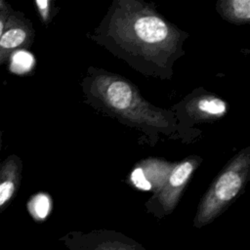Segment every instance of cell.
Wrapping results in <instances>:
<instances>
[{
	"label": "cell",
	"mask_w": 250,
	"mask_h": 250,
	"mask_svg": "<svg viewBox=\"0 0 250 250\" xmlns=\"http://www.w3.org/2000/svg\"><path fill=\"white\" fill-rule=\"evenodd\" d=\"M249 149L241 151L221 172L202 197L193 227L200 229L212 223L236 198L244 187L249 169Z\"/></svg>",
	"instance_id": "6da1fadb"
},
{
	"label": "cell",
	"mask_w": 250,
	"mask_h": 250,
	"mask_svg": "<svg viewBox=\"0 0 250 250\" xmlns=\"http://www.w3.org/2000/svg\"><path fill=\"white\" fill-rule=\"evenodd\" d=\"M96 93L111 110L140 123L162 124L158 113L141 98L137 90L126 80L111 75L98 77Z\"/></svg>",
	"instance_id": "7a4b0ae2"
},
{
	"label": "cell",
	"mask_w": 250,
	"mask_h": 250,
	"mask_svg": "<svg viewBox=\"0 0 250 250\" xmlns=\"http://www.w3.org/2000/svg\"><path fill=\"white\" fill-rule=\"evenodd\" d=\"M172 31L160 17L146 12L134 13L118 26L120 35H125L127 41L148 53L171 47L174 40Z\"/></svg>",
	"instance_id": "3957f363"
},
{
	"label": "cell",
	"mask_w": 250,
	"mask_h": 250,
	"mask_svg": "<svg viewBox=\"0 0 250 250\" xmlns=\"http://www.w3.org/2000/svg\"><path fill=\"white\" fill-rule=\"evenodd\" d=\"M61 241L66 250H146L134 239L108 229L70 231Z\"/></svg>",
	"instance_id": "277c9868"
},
{
	"label": "cell",
	"mask_w": 250,
	"mask_h": 250,
	"mask_svg": "<svg viewBox=\"0 0 250 250\" xmlns=\"http://www.w3.org/2000/svg\"><path fill=\"white\" fill-rule=\"evenodd\" d=\"M33 38L34 29L31 22L21 12L13 10L0 36V65L6 63L15 52L28 47Z\"/></svg>",
	"instance_id": "5b68a950"
},
{
	"label": "cell",
	"mask_w": 250,
	"mask_h": 250,
	"mask_svg": "<svg viewBox=\"0 0 250 250\" xmlns=\"http://www.w3.org/2000/svg\"><path fill=\"white\" fill-rule=\"evenodd\" d=\"M195 166V159H188L178 164L170 173L167 181L156 191L155 198L162 209V214H169L174 210Z\"/></svg>",
	"instance_id": "8992f818"
},
{
	"label": "cell",
	"mask_w": 250,
	"mask_h": 250,
	"mask_svg": "<svg viewBox=\"0 0 250 250\" xmlns=\"http://www.w3.org/2000/svg\"><path fill=\"white\" fill-rule=\"evenodd\" d=\"M22 161L11 154L0 162V210L14 198L21 182Z\"/></svg>",
	"instance_id": "52a82bcc"
},
{
	"label": "cell",
	"mask_w": 250,
	"mask_h": 250,
	"mask_svg": "<svg viewBox=\"0 0 250 250\" xmlns=\"http://www.w3.org/2000/svg\"><path fill=\"white\" fill-rule=\"evenodd\" d=\"M224 16L234 22L248 21L250 19V1L232 0L222 3Z\"/></svg>",
	"instance_id": "ba28073f"
},
{
	"label": "cell",
	"mask_w": 250,
	"mask_h": 250,
	"mask_svg": "<svg viewBox=\"0 0 250 250\" xmlns=\"http://www.w3.org/2000/svg\"><path fill=\"white\" fill-rule=\"evenodd\" d=\"M196 110L206 116H221L227 110L224 101L215 97H204L197 101Z\"/></svg>",
	"instance_id": "9c48e42d"
},
{
	"label": "cell",
	"mask_w": 250,
	"mask_h": 250,
	"mask_svg": "<svg viewBox=\"0 0 250 250\" xmlns=\"http://www.w3.org/2000/svg\"><path fill=\"white\" fill-rule=\"evenodd\" d=\"M50 207V198L47 194L44 193L36 194L29 202L30 212L39 219H44L49 214Z\"/></svg>",
	"instance_id": "30bf717a"
},
{
	"label": "cell",
	"mask_w": 250,
	"mask_h": 250,
	"mask_svg": "<svg viewBox=\"0 0 250 250\" xmlns=\"http://www.w3.org/2000/svg\"><path fill=\"white\" fill-rule=\"evenodd\" d=\"M132 181H133L134 185L141 189H145V190L151 189V187H150L149 183L146 181L145 174L143 172V169L141 167H138L133 171Z\"/></svg>",
	"instance_id": "8fae6325"
},
{
	"label": "cell",
	"mask_w": 250,
	"mask_h": 250,
	"mask_svg": "<svg viewBox=\"0 0 250 250\" xmlns=\"http://www.w3.org/2000/svg\"><path fill=\"white\" fill-rule=\"evenodd\" d=\"M12 11H13V8L8 2L0 0V36L4 30L6 21Z\"/></svg>",
	"instance_id": "7c38bea8"
},
{
	"label": "cell",
	"mask_w": 250,
	"mask_h": 250,
	"mask_svg": "<svg viewBox=\"0 0 250 250\" xmlns=\"http://www.w3.org/2000/svg\"><path fill=\"white\" fill-rule=\"evenodd\" d=\"M35 5L37 7V10L39 12V15L44 22H47L49 21L50 16V2L49 1H42L37 0L35 1Z\"/></svg>",
	"instance_id": "4fadbf2b"
},
{
	"label": "cell",
	"mask_w": 250,
	"mask_h": 250,
	"mask_svg": "<svg viewBox=\"0 0 250 250\" xmlns=\"http://www.w3.org/2000/svg\"><path fill=\"white\" fill-rule=\"evenodd\" d=\"M2 137H3V132L0 130V151H1L2 146H3V139H2Z\"/></svg>",
	"instance_id": "5bb4252c"
}]
</instances>
